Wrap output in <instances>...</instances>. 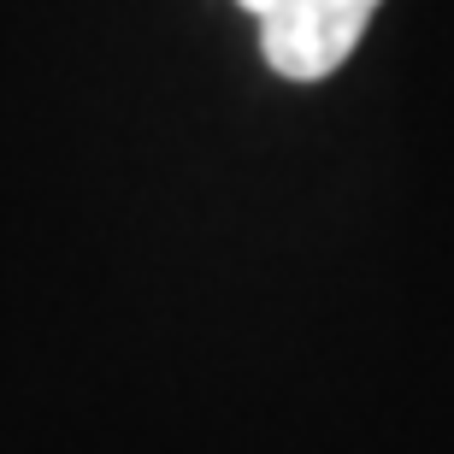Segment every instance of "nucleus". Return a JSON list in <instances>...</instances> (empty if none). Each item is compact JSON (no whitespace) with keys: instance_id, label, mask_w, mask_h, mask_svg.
<instances>
[{"instance_id":"nucleus-1","label":"nucleus","mask_w":454,"mask_h":454,"mask_svg":"<svg viewBox=\"0 0 454 454\" xmlns=\"http://www.w3.org/2000/svg\"><path fill=\"white\" fill-rule=\"evenodd\" d=\"M384 0H278L260 12V53L289 83H319L360 48Z\"/></svg>"},{"instance_id":"nucleus-2","label":"nucleus","mask_w":454,"mask_h":454,"mask_svg":"<svg viewBox=\"0 0 454 454\" xmlns=\"http://www.w3.org/2000/svg\"><path fill=\"white\" fill-rule=\"evenodd\" d=\"M242 6H248V12L260 18V12H271V6H278V0H242Z\"/></svg>"}]
</instances>
